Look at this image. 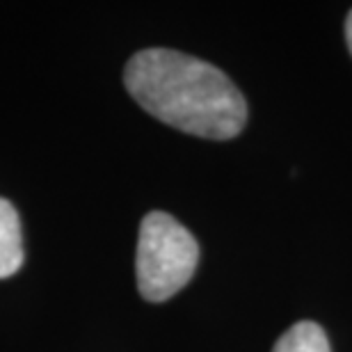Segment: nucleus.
<instances>
[{"label": "nucleus", "instance_id": "f257e3e1", "mask_svg": "<svg viewBox=\"0 0 352 352\" xmlns=\"http://www.w3.org/2000/svg\"><path fill=\"white\" fill-rule=\"evenodd\" d=\"M124 82L149 115L190 135L231 140L248 124V103L229 76L192 55L144 48L129 60Z\"/></svg>", "mask_w": 352, "mask_h": 352}, {"label": "nucleus", "instance_id": "20e7f679", "mask_svg": "<svg viewBox=\"0 0 352 352\" xmlns=\"http://www.w3.org/2000/svg\"><path fill=\"white\" fill-rule=\"evenodd\" d=\"M272 352H332L325 329L311 320H302L279 336Z\"/></svg>", "mask_w": 352, "mask_h": 352}, {"label": "nucleus", "instance_id": "7ed1b4c3", "mask_svg": "<svg viewBox=\"0 0 352 352\" xmlns=\"http://www.w3.org/2000/svg\"><path fill=\"white\" fill-rule=\"evenodd\" d=\"M23 265V236L14 204L0 197V279L16 274Z\"/></svg>", "mask_w": 352, "mask_h": 352}, {"label": "nucleus", "instance_id": "39448f33", "mask_svg": "<svg viewBox=\"0 0 352 352\" xmlns=\"http://www.w3.org/2000/svg\"><path fill=\"white\" fill-rule=\"evenodd\" d=\"M346 41H348V48H350V55H352V10L346 19Z\"/></svg>", "mask_w": 352, "mask_h": 352}, {"label": "nucleus", "instance_id": "f03ea898", "mask_svg": "<svg viewBox=\"0 0 352 352\" xmlns=\"http://www.w3.org/2000/svg\"><path fill=\"white\" fill-rule=\"evenodd\" d=\"M199 263V243L176 217L151 210L140 224L135 274L146 302L174 298L192 279Z\"/></svg>", "mask_w": 352, "mask_h": 352}]
</instances>
